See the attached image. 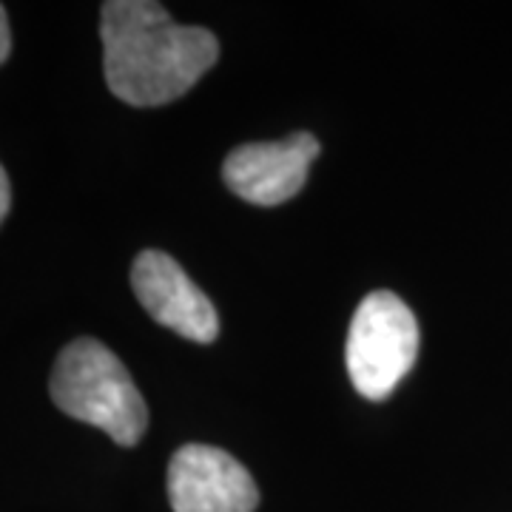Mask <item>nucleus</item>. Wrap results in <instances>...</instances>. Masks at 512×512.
I'll return each instance as SVG.
<instances>
[{
    "label": "nucleus",
    "instance_id": "f257e3e1",
    "mask_svg": "<svg viewBox=\"0 0 512 512\" xmlns=\"http://www.w3.org/2000/svg\"><path fill=\"white\" fill-rule=\"evenodd\" d=\"M100 37L109 92L137 109L174 103L220 57V43L208 29L174 23L151 0L103 3Z\"/></svg>",
    "mask_w": 512,
    "mask_h": 512
},
{
    "label": "nucleus",
    "instance_id": "f03ea898",
    "mask_svg": "<svg viewBox=\"0 0 512 512\" xmlns=\"http://www.w3.org/2000/svg\"><path fill=\"white\" fill-rule=\"evenodd\" d=\"M52 402L72 419L103 430L111 441L134 447L148 427V407L128 367L97 339H74L60 350L52 379Z\"/></svg>",
    "mask_w": 512,
    "mask_h": 512
},
{
    "label": "nucleus",
    "instance_id": "7ed1b4c3",
    "mask_svg": "<svg viewBox=\"0 0 512 512\" xmlns=\"http://www.w3.org/2000/svg\"><path fill=\"white\" fill-rule=\"evenodd\" d=\"M419 356V322L396 293L373 291L353 313L348 333L350 382L370 402L387 399Z\"/></svg>",
    "mask_w": 512,
    "mask_h": 512
},
{
    "label": "nucleus",
    "instance_id": "20e7f679",
    "mask_svg": "<svg viewBox=\"0 0 512 512\" xmlns=\"http://www.w3.org/2000/svg\"><path fill=\"white\" fill-rule=\"evenodd\" d=\"M168 501L174 512H254L259 490L231 453L185 444L168 464Z\"/></svg>",
    "mask_w": 512,
    "mask_h": 512
},
{
    "label": "nucleus",
    "instance_id": "39448f33",
    "mask_svg": "<svg viewBox=\"0 0 512 512\" xmlns=\"http://www.w3.org/2000/svg\"><path fill=\"white\" fill-rule=\"evenodd\" d=\"M131 288L148 316L163 328L200 345H211L220 336V316L211 299L191 282L174 256L143 251L131 268Z\"/></svg>",
    "mask_w": 512,
    "mask_h": 512
},
{
    "label": "nucleus",
    "instance_id": "423d86ee",
    "mask_svg": "<svg viewBox=\"0 0 512 512\" xmlns=\"http://www.w3.org/2000/svg\"><path fill=\"white\" fill-rule=\"evenodd\" d=\"M319 151V140L308 131H296L279 143H245L225 157L222 177L239 200L271 208L302 191Z\"/></svg>",
    "mask_w": 512,
    "mask_h": 512
},
{
    "label": "nucleus",
    "instance_id": "0eeeda50",
    "mask_svg": "<svg viewBox=\"0 0 512 512\" xmlns=\"http://www.w3.org/2000/svg\"><path fill=\"white\" fill-rule=\"evenodd\" d=\"M12 52V35H9V18H6V9L0 3V66L6 63V57Z\"/></svg>",
    "mask_w": 512,
    "mask_h": 512
},
{
    "label": "nucleus",
    "instance_id": "6e6552de",
    "mask_svg": "<svg viewBox=\"0 0 512 512\" xmlns=\"http://www.w3.org/2000/svg\"><path fill=\"white\" fill-rule=\"evenodd\" d=\"M9 205H12V188H9V177H6V171L0 165V222L6 220Z\"/></svg>",
    "mask_w": 512,
    "mask_h": 512
}]
</instances>
